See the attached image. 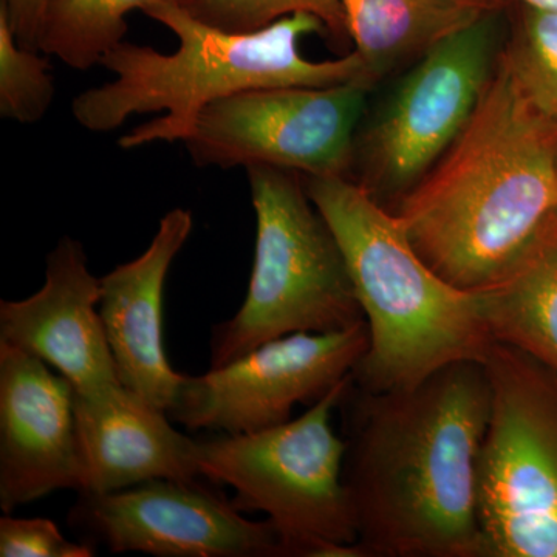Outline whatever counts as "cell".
<instances>
[{"label": "cell", "mask_w": 557, "mask_h": 557, "mask_svg": "<svg viewBox=\"0 0 557 557\" xmlns=\"http://www.w3.org/2000/svg\"><path fill=\"white\" fill-rule=\"evenodd\" d=\"M54 97L49 61L17 44L0 9V115L17 123L42 120Z\"/></svg>", "instance_id": "cell-21"}, {"label": "cell", "mask_w": 557, "mask_h": 557, "mask_svg": "<svg viewBox=\"0 0 557 557\" xmlns=\"http://www.w3.org/2000/svg\"><path fill=\"white\" fill-rule=\"evenodd\" d=\"M504 49L498 5L424 51L357 137L358 185L379 201L401 200L467 127Z\"/></svg>", "instance_id": "cell-8"}, {"label": "cell", "mask_w": 557, "mask_h": 557, "mask_svg": "<svg viewBox=\"0 0 557 557\" xmlns=\"http://www.w3.org/2000/svg\"><path fill=\"white\" fill-rule=\"evenodd\" d=\"M410 244L454 287L482 293L515 270L557 214V120L498 60L474 115L397 203Z\"/></svg>", "instance_id": "cell-2"}, {"label": "cell", "mask_w": 557, "mask_h": 557, "mask_svg": "<svg viewBox=\"0 0 557 557\" xmlns=\"http://www.w3.org/2000/svg\"><path fill=\"white\" fill-rule=\"evenodd\" d=\"M256 249L247 298L212 329L211 368L293 333L343 332L366 322L335 234L298 172L247 168Z\"/></svg>", "instance_id": "cell-5"}, {"label": "cell", "mask_w": 557, "mask_h": 557, "mask_svg": "<svg viewBox=\"0 0 557 557\" xmlns=\"http://www.w3.org/2000/svg\"><path fill=\"white\" fill-rule=\"evenodd\" d=\"M201 479H157L112 493H78L67 523L110 553L156 557H287L269 519L245 518Z\"/></svg>", "instance_id": "cell-11"}, {"label": "cell", "mask_w": 557, "mask_h": 557, "mask_svg": "<svg viewBox=\"0 0 557 557\" xmlns=\"http://www.w3.org/2000/svg\"><path fill=\"white\" fill-rule=\"evenodd\" d=\"M183 7L205 24L233 33L262 30L282 17L309 13L324 22L339 46L350 39L338 0H188Z\"/></svg>", "instance_id": "cell-20"}, {"label": "cell", "mask_w": 557, "mask_h": 557, "mask_svg": "<svg viewBox=\"0 0 557 557\" xmlns=\"http://www.w3.org/2000/svg\"><path fill=\"white\" fill-rule=\"evenodd\" d=\"M480 298L494 341L557 373V214L515 270Z\"/></svg>", "instance_id": "cell-17"}, {"label": "cell", "mask_w": 557, "mask_h": 557, "mask_svg": "<svg viewBox=\"0 0 557 557\" xmlns=\"http://www.w3.org/2000/svg\"><path fill=\"white\" fill-rule=\"evenodd\" d=\"M145 13L174 32L177 51L164 54L120 42L100 62L116 79L84 91L72 104L75 120L91 132L115 131L135 113L166 112L121 137L123 149L186 141L201 110L240 91L372 83L355 50L335 61L314 62L300 54L304 36L327 35L314 14L296 13L262 30L233 33L205 24L180 3H160Z\"/></svg>", "instance_id": "cell-3"}, {"label": "cell", "mask_w": 557, "mask_h": 557, "mask_svg": "<svg viewBox=\"0 0 557 557\" xmlns=\"http://www.w3.org/2000/svg\"><path fill=\"white\" fill-rule=\"evenodd\" d=\"M348 36L373 84L500 0H338Z\"/></svg>", "instance_id": "cell-16"}, {"label": "cell", "mask_w": 557, "mask_h": 557, "mask_svg": "<svg viewBox=\"0 0 557 557\" xmlns=\"http://www.w3.org/2000/svg\"><path fill=\"white\" fill-rule=\"evenodd\" d=\"M523 5L533 7V9L556 11L557 13V0H520Z\"/></svg>", "instance_id": "cell-24"}, {"label": "cell", "mask_w": 557, "mask_h": 557, "mask_svg": "<svg viewBox=\"0 0 557 557\" xmlns=\"http://www.w3.org/2000/svg\"><path fill=\"white\" fill-rule=\"evenodd\" d=\"M491 416L478 467L485 557H557V373L494 343Z\"/></svg>", "instance_id": "cell-7"}, {"label": "cell", "mask_w": 557, "mask_h": 557, "mask_svg": "<svg viewBox=\"0 0 557 557\" xmlns=\"http://www.w3.org/2000/svg\"><path fill=\"white\" fill-rule=\"evenodd\" d=\"M368 348L366 322L269 341L203 375H183L168 416L194 431L230 435L281 426L296 405H314L350 376Z\"/></svg>", "instance_id": "cell-10"}, {"label": "cell", "mask_w": 557, "mask_h": 557, "mask_svg": "<svg viewBox=\"0 0 557 557\" xmlns=\"http://www.w3.org/2000/svg\"><path fill=\"white\" fill-rule=\"evenodd\" d=\"M373 84L267 87L201 110L186 138L199 166L281 168L306 177H348Z\"/></svg>", "instance_id": "cell-9"}, {"label": "cell", "mask_w": 557, "mask_h": 557, "mask_svg": "<svg viewBox=\"0 0 557 557\" xmlns=\"http://www.w3.org/2000/svg\"><path fill=\"white\" fill-rule=\"evenodd\" d=\"M193 228L188 209H172L141 256L100 278V314L121 384L166 412L183 373L171 368L163 347L164 285Z\"/></svg>", "instance_id": "cell-14"}, {"label": "cell", "mask_w": 557, "mask_h": 557, "mask_svg": "<svg viewBox=\"0 0 557 557\" xmlns=\"http://www.w3.org/2000/svg\"><path fill=\"white\" fill-rule=\"evenodd\" d=\"M351 383L281 426L197 442L201 478L233 487L240 512H265L287 557H361L343 480L347 443L332 424Z\"/></svg>", "instance_id": "cell-6"}, {"label": "cell", "mask_w": 557, "mask_h": 557, "mask_svg": "<svg viewBox=\"0 0 557 557\" xmlns=\"http://www.w3.org/2000/svg\"><path fill=\"white\" fill-rule=\"evenodd\" d=\"M502 61L523 97L557 120V13L523 5Z\"/></svg>", "instance_id": "cell-19"}, {"label": "cell", "mask_w": 557, "mask_h": 557, "mask_svg": "<svg viewBox=\"0 0 557 557\" xmlns=\"http://www.w3.org/2000/svg\"><path fill=\"white\" fill-rule=\"evenodd\" d=\"M49 0H2L11 30L24 49L39 51V27Z\"/></svg>", "instance_id": "cell-23"}, {"label": "cell", "mask_w": 557, "mask_h": 557, "mask_svg": "<svg viewBox=\"0 0 557 557\" xmlns=\"http://www.w3.org/2000/svg\"><path fill=\"white\" fill-rule=\"evenodd\" d=\"M343 480L361 557H485L478 467L491 416L480 361H460L416 386L343 401Z\"/></svg>", "instance_id": "cell-1"}, {"label": "cell", "mask_w": 557, "mask_h": 557, "mask_svg": "<svg viewBox=\"0 0 557 557\" xmlns=\"http://www.w3.org/2000/svg\"><path fill=\"white\" fill-rule=\"evenodd\" d=\"M97 548L86 542H73L49 519L0 518L2 557H91Z\"/></svg>", "instance_id": "cell-22"}, {"label": "cell", "mask_w": 557, "mask_h": 557, "mask_svg": "<svg viewBox=\"0 0 557 557\" xmlns=\"http://www.w3.org/2000/svg\"><path fill=\"white\" fill-rule=\"evenodd\" d=\"M84 487L73 387L28 351L0 343V508L13 515Z\"/></svg>", "instance_id": "cell-12"}, {"label": "cell", "mask_w": 557, "mask_h": 557, "mask_svg": "<svg viewBox=\"0 0 557 557\" xmlns=\"http://www.w3.org/2000/svg\"><path fill=\"white\" fill-rule=\"evenodd\" d=\"M188 0H49L39 27V51L65 65L87 70L123 42L131 11Z\"/></svg>", "instance_id": "cell-18"}, {"label": "cell", "mask_w": 557, "mask_h": 557, "mask_svg": "<svg viewBox=\"0 0 557 557\" xmlns=\"http://www.w3.org/2000/svg\"><path fill=\"white\" fill-rule=\"evenodd\" d=\"M304 186L338 240L368 325V351L351 373L357 386L410 387L454 362H485L496 341L480 293L440 277L397 214L354 180L307 177Z\"/></svg>", "instance_id": "cell-4"}, {"label": "cell", "mask_w": 557, "mask_h": 557, "mask_svg": "<svg viewBox=\"0 0 557 557\" xmlns=\"http://www.w3.org/2000/svg\"><path fill=\"white\" fill-rule=\"evenodd\" d=\"M100 298L83 244L62 237L47 256L42 287L27 299L0 300V343L42 359L78 394L119 386Z\"/></svg>", "instance_id": "cell-13"}, {"label": "cell", "mask_w": 557, "mask_h": 557, "mask_svg": "<svg viewBox=\"0 0 557 557\" xmlns=\"http://www.w3.org/2000/svg\"><path fill=\"white\" fill-rule=\"evenodd\" d=\"M84 487L112 493L157 479L201 478L197 440L172 428L166 410L119 386L97 394L73 391Z\"/></svg>", "instance_id": "cell-15"}]
</instances>
